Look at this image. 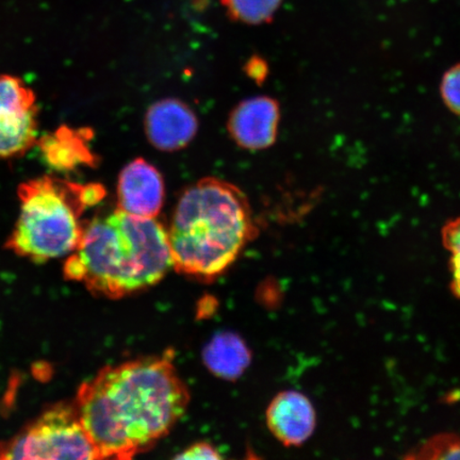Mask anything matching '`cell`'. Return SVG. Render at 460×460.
Here are the masks:
<instances>
[{"label": "cell", "instance_id": "cell-1", "mask_svg": "<svg viewBox=\"0 0 460 460\" xmlns=\"http://www.w3.org/2000/svg\"><path fill=\"white\" fill-rule=\"evenodd\" d=\"M189 402L169 354L102 367L80 386L75 406L100 459H131L168 435Z\"/></svg>", "mask_w": 460, "mask_h": 460}, {"label": "cell", "instance_id": "cell-2", "mask_svg": "<svg viewBox=\"0 0 460 460\" xmlns=\"http://www.w3.org/2000/svg\"><path fill=\"white\" fill-rule=\"evenodd\" d=\"M172 267L169 234L163 224L118 209L84 226L65 272L96 295L119 298L156 285Z\"/></svg>", "mask_w": 460, "mask_h": 460}, {"label": "cell", "instance_id": "cell-3", "mask_svg": "<svg viewBox=\"0 0 460 460\" xmlns=\"http://www.w3.org/2000/svg\"><path fill=\"white\" fill-rule=\"evenodd\" d=\"M256 233L249 201L227 181L205 178L178 200L169 234L172 268L201 280L222 274Z\"/></svg>", "mask_w": 460, "mask_h": 460}, {"label": "cell", "instance_id": "cell-4", "mask_svg": "<svg viewBox=\"0 0 460 460\" xmlns=\"http://www.w3.org/2000/svg\"><path fill=\"white\" fill-rule=\"evenodd\" d=\"M20 216L8 240L15 254L45 262L73 254L82 239L83 212L100 204L105 188L79 185L56 176H42L19 187Z\"/></svg>", "mask_w": 460, "mask_h": 460}, {"label": "cell", "instance_id": "cell-5", "mask_svg": "<svg viewBox=\"0 0 460 460\" xmlns=\"http://www.w3.org/2000/svg\"><path fill=\"white\" fill-rule=\"evenodd\" d=\"M0 459H100L80 421L76 406L59 404L0 445Z\"/></svg>", "mask_w": 460, "mask_h": 460}, {"label": "cell", "instance_id": "cell-6", "mask_svg": "<svg viewBox=\"0 0 460 460\" xmlns=\"http://www.w3.org/2000/svg\"><path fill=\"white\" fill-rule=\"evenodd\" d=\"M36 94L19 77L0 75V159L22 156L38 142Z\"/></svg>", "mask_w": 460, "mask_h": 460}, {"label": "cell", "instance_id": "cell-7", "mask_svg": "<svg viewBox=\"0 0 460 460\" xmlns=\"http://www.w3.org/2000/svg\"><path fill=\"white\" fill-rule=\"evenodd\" d=\"M280 108L269 96H257L240 102L228 119V131L240 147L261 151L278 139Z\"/></svg>", "mask_w": 460, "mask_h": 460}, {"label": "cell", "instance_id": "cell-8", "mask_svg": "<svg viewBox=\"0 0 460 460\" xmlns=\"http://www.w3.org/2000/svg\"><path fill=\"white\" fill-rule=\"evenodd\" d=\"M164 201L163 176L146 160L135 159L120 172L118 182L119 210L136 217H156Z\"/></svg>", "mask_w": 460, "mask_h": 460}, {"label": "cell", "instance_id": "cell-9", "mask_svg": "<svg viewBox=\"0 0 460 460\" xmlns=\"http://www.w3.org/2000/svg\"><path fill=\"white\" fill-rule=\"evenodd\" d=\"M199 120L187 103L165 99L153 103L146 115V134L159 151H181L197 136Z\"/></svg>", "mask_w": 460, "mask_h": 460}, {"label": "cell", "instance_id": "cell-10", "mask_svg": "<svg viewBox=\"0 0 460 460\" xmlns=\"http://www.w3.org/2000/svg\"><path fill=\"white\" fill-rule=\"evenodd\" d=\"M272 435L285 447H300L310 439L316 428V412L307 395L287 390L275 395L266 412Z\"/></svg>", "mask_w": 460, "mask_h": 460}, {"label": "cell", "instance_id": "cell-11", "mask_svg": "<svg viewBox=\"0 0 460 460\" xmlns=\"http://www.w3.org/2000/svg\"><path fill=\"white\" fill-rule=\"evenodd\" d=\"M93 131L61 126L38 141L46 164L58 172L76 171L82 166L93 168L99 161L90 146Z\"/></svg>", "mask_w": 460, "mask_h": 460}, {"label": "cell", "instance_id": "cell-12", "mask_svg": "<svg viewBox=\"0 0 460 460\" xmlns=\"http://www.w3.org/2000/svg\"><path fill=\"white\" fill-rule=\"evenodd\" d=\"M207 367L218 377L234 381L243 376L250 366L249 348L234 332H220L206 345L203 353Z\"/></svg>", "mask_w": 460, "mask_h": 460}, {"label": "cell", "instance_id": "cell-13", "mask_svg": "<svg viewBox=\"0 0 460 460\" xmlns=\"http://www.w3.org/2000/svg\"><path fill=\"white\" fill-rule=\"evenodd\" d=\"M281 2L283 0H221L230 19L249 25L271 22Z\"/></svg>", "mask_w": 460, "mask_h": 460}, {"label": "cell", "instance_id": "cell-14", "mask_svg": "<svg viewBox=\"0 0 460 460\" xmlns=\"http://www.w3.org/2000/svg\"><path fill=\"white\" fill-rule=\"evenodd\" d=\"M404 458L419 460L460 459V435L442 433L431 436L422 445L408 452Z\"/></svg>", "mask_w": 460, "mask_h": 460}, {"label": "cell", "instance_id": "cell-15", "mask_svg": "<svg viewBox=\"0 0 460 460\" xmlns=\"http://www.w3.org/2000/svg\"><path fill=\"white\" fill-rule=\"evenodd\" d=\"M441 239L445 249L450 254L448 269L451 274V291L460 300V217L445 224Z\"/></svg>", "mask_w": 460, "mask_h": 460}, {"label": "cell", "instance_id": "cell-16", "mask_svg": "<svg viewBox=\"0 0 460 460\" xmlns=\"http://www.w3.org/2000/svg\"><path fill=\"white\" fill-rule=\"evenodd\" d=\"M440 93L446 106L460 117V63L450 68L442 78Z\"/></svg>", "mask_w": 460, "mask_h": 460}, {"label": "cell", "instance_id": "cell-17", "mask_svg": "<svg viewBox=\"0 0 460 460\" xmlns=\"http://www.w3.org/2000/svg\"><path fill=\"white\" fill-rule=\"evenodd\" d=\"M177 459H221L217 448L207 442H199L186 448L175 457Z\"/></svg>", "mask_w": 460, "mask_h": 460}, {"label": "cell", "instance_id": "cell-18", "mask_svg": "<svg viewBox=\"0 0 460 460\" xmlns=\"http://www.w3.org/2000/svg\"><path fill=\"white\" fill-rule=\"evenodd\" d=\"M249 74L256 80L263 78L267 74V66L261 60H252L249 63Z\"/></svg>", "mask_w": 460, "mask_h": 460}]
</instances>
